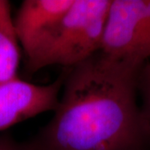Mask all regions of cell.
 Segmentation results:
<instances>
[{
  "instance_id": "cell-3",
  "label": "cell",
  "mask_w": 150,
  "mask_h": 150,
  "mask_svg": "<svg viewBox=\"0 0 150 150\" xmlns=\"http://www.w3.org/2000/svg\"><path fill=\"white\" fill-rule=\"evenodd\" d=\"M100 51L140 64L150 59V0H112Z\"/></svg>"
},
{
  "instance_id": "cell-7",
  "label": "cell",
  "mask_w": 150,
  "mask_h": 150,
  "mask_svg": "<svg viewBox=\"0 0 150 150\" xmlns=\"http://www.w3.org/2000/svg\"><path fill=\"white\" fill-rule=\"evenodd\" d=\"M138 92L142 97L143 105L141 108L150 129V63H145L140 69Z\"/></svg>"
},
{
  "instance_id": "cell-6",
  "label": "cell",
  "mask_w": 150,
  "mask_h": 150,
  "mask_svg": "<svg viewBox=\"0 0 150 150\" xmlns=\"http://www.w3.org/2000/svg\"><path fill=\"white\" fill-rule=\"evenodd\" d=\"M19 59V42L11 15L10 3L0 0V83L18 78Z\"/></svg>"
},
{
  "instance_id": "cell-2",
  "label": "cell",
  "mask_w": 150,
  "mask_h": 150,
  "mask_svg": "<svg viewBox=\"0 0 150 150\" xmlns=\"http://www.w3.org/2000/svg\"><path fill=\"white\" fill-rule=\"evenodd\" d=\"M112 0H74L57 25L25 57L29 73L52 65L72 68L100 51Z\"/></svg>"
},
{
  "instance_id": "cell-9",
  "label": "cell",
  "mask_w": 150,
  "mask_h": 150,
  "mask_svg": "<svg viewBox=\"0 0 150 150\" xmlns=\"http://www.w3.org/2000/svg\"><path fill=\"white\" fill-rule=\"evenodd\" d=\"M19 150H23V149L21 148V146H19Z\"/></svg>"
},
{
  "instance_id": "cell-4",
  "label": "cell",
  "mask_w": 150,
  "mask_h": 150,
  "mask_svg": "<svg viewBox=\"0 0 150 150\" xmlns=\"http://www.w3.org/2000/svg\"><path fill=\"white\" fill-rule=\"evenodd\" d=\"M65 74L48 85H37L19 78L0 83V131L49 110L59 101Z\"/></svg>"
},
{
  "instance_id": "cell-5",
  "label": "cell",
  "mask_w": 150,
  "mask_h": 150,
  "mask_svg": "<svg viewBox=\"0 0 150 150\" xmlns=\"http://www.w3.org/2000/svg\"><path fill=\"white\" fill-rule=\"evenodd\" d=\"M74 0H24L13 23L25 57L36 48L72 7Z\"/></svg>"
},
{
  "instance_id": "cell-8",
  "label": "cell",
  "mask_w": 150,
  "mask_h": 150,
  "mask_svg": "<svg viewBox=\"0 0 150 150\" xmlns=\"http://www.w3.org/2000/svg\"><path fill=\"white\" fill-rule=\"evenodd\" d=\"M0 150H19V146L12 142L9 138L0 137Z\"/></svg>"
},
{
  "instance_id": "cell-1",
  "label": "cell",
  "mask_w": 150,
  "mask_h": 150,
  "mask_svg": "<svg viewBox=\"0 0 150 150\" xmlns=\"http://www.w3.org/2000/svg\"><path fill=\"white\" fill-rule=\"evenodd\" d=\"M98 51L65 74L52 119L23 150H149L150 129L137 103L142 66Z\"/></svg>"
}]
</instances>
